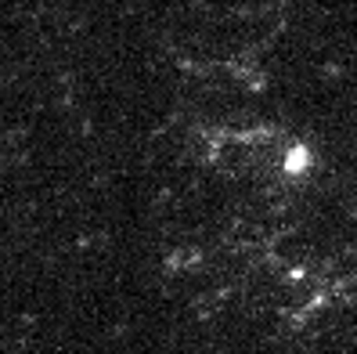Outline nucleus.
Returning a JSON list of instances; mask_svg holds the SVG:
<instances>
[{
  "mask_svg": "<svg viewBox=\"0 0 357 354\" xmlns=\"http://www.w3.org/2000/svg\"><path fill=\"white\" fill-rule=\"evenodd\" d=\"M310 163H314V156L303 149V145H292L289 156H285V174H289V177H300Z\"/></svg>",
  "mask_w": 357,
  "mask_h": 354,
  "instance_id": "1",
  "label": "nucleus"
}]
</instances>
